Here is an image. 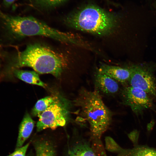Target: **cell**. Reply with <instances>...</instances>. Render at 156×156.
Returning a JSON list of instances; mask_svg holds the SVG:
<instances>
[{"mask_svg": "<svg viewBox=\"0 0 156 156\" xmlns=\"http://www.w3.org/2000/svg\"><path fill=\"white\" fill-rule=\"evenodd\" d=\"M56 97L47 96L38 100L32 110L31 114L32 116L38 117L50 106Z\"/></svg>", "mask_w": 156, "mask_h": 156, "instance_id": "9a60e30c", "label": "cell"}, {"mask_svg": "<svg viewBox=\"0 0 156 156\" xmlns=\"http://www.w3.org/2000/svg\"><path fill=\"white\" fill-rule=\"evenodd\" d=\"M131 67L129 86L140 89L156 98V82L153 73L156 68V63L134 65Z\"/></svg>", "mask_w": 156, "mask_h": 156, "instance_id": "8992f818", "label": "cell"}, {"mask_svg": "<svg viewBox=\"0 0 156 156\" xmlns=\"http://www.w3.org/2000/svg\"><path fill=\"white\" fill-rule=\"evenodd\" d=\"M38 74L35 71L15 69L12 72L11 78L14 77L26 83L45 88L46 84L40 80Z\"/></svg>", "mask_w": 156, "mask_h": 156, "instance_id": "7c38bea8", "label": "cell"}, {"mask_svg": "<svg viewBox=\"0 0 156 156\" xmlns=\"http://www.w3.org/2000/svg\"><path fill=\"white\" fill-rule=\"evenodd\" d=\"M154 123V122L153 121L148 124L147 126V130L149 131L151 130L153 127Z\"/></svg>", "mask_w": 156, "mask_h": 156, "instance_id": "ffe728a7", "label": "cell"}, {"mask_svg": "<svg viewBox=\"0 0 156 156\" xmlns=\"http://www.w3.org/2000/svg\"><path fill=\"white\" fill-rule=\"evenodd\" d=\"M114 152L116 156H156V150L145 146H135L132 149H124L118 144Z\"/></svg>", "mask_w": 156, "mask_h": 156, "instance_id": "8fae6325", "label": "cell"}, {"mask_svg": "<svg viewBox=\"0 0 156 156\" xmlns=\"http://www.w3.org/2000/svg\"><path fill=\"white\" fill-rule=\"evenodd\" d=\"M94 83L95 90L107 95H114L119 90L117 81L98 70L94 75Z\"/></svg>", "mask_w": 156, "mask_h": 156, "instance_id": "ba28073f", "label": "cell"}, {"mask_svg": "<svg viewBox=\"0 0 156 156\" xmlns=\"http://www.w3.org/2000/svg\"><path fill=\"white\" fill-rule=\"evenodd\" d=\"M34 146L36 156H56L54 146L50 141L42 139L36 141Z\"/></svg>", "mask_w": 156, "mask_h": 156, "instance_id": "5bb4252c", "label": "cell"}, {"mask_svg": "<svg viewBox=\"0 0 156 156\" xmlns=\"http://www.w3.org/2000/svg\"><path fill=\"white\" fill-rule=\"evenodd\" d=\"M67 64L64 55L40 43L29 44L22 51H0V75L4 77H10L14 69L28 67L38 73L59 78Z\"/></svg>", "mask_w": 156, "mask_h": 156, "instance_id": "6da1fadb", "label": "cell"}, {"mask_svg": "<svg viewBox=\"0 0 156 156\" xmlns=\"http://www.w3.org/2000/svg\"><path fill=\"white\" fill-rule=\"evenodd\" d=\"M121 96L122 103L130 107L137 115L153 105L150 95L137 88L130 86L124 87L121 91Z\"/></svg>", "mask_w": 156, "mask_h": 156, "instance_id": "52a82bcc", "label": "cell"}, {"mask_svg": "<svg viewBox=\"0 0 156 156\" xmlns=\"http://www.w3.org/2000/svg\"><path fill=\"white\" fill-rule=\"evenodd\" d=\"M67 156H97L89 142L84 140L75 144L69 150Z\"/></svg>", "mask_w": 156, "mask_h": 156, "instance_id": "4fadbf2b", "label": "cell"}, {"mask_svg": "<svg viewBox=\"0 0 156 156\" xmlns=\"http://www.w3.org/2000/svg\"><path fill=\"white\" fill-rule=\"evenodd\" d=\"M74 102L79 108L82 116L79 117V121L86 120L89 124L91 141H101L102 135L112 123L113 113L99 92L82 87Z\"/></svg>", "mask_w": 156, "mask_h": 156, "instance_id": "3957f363", "label": "cell"}, {"mask_svg": "<svg viewBox=\"0 0 156 156\" xmlns=\"http://www.w3.org/2000/svg\"><path fill=\"white\" fill-rule=\"evenodd\" d=\"M139 136V132L138 130H134L128 134V136L135 146L137 145Z\"/></svg>", "mask_w": 156, "mask_h": 156, "instance_id": "ac0fdd59", "label": "cell"}, {"mask_svg": "<svg viewBox=\"0 0 156 156\" xmlns=\"http://www.w3.org/2000/svg\"><path fill=\"white\" fill-rule=\"evenodd\" d=\"M64 23L75 29L99 35L109 34L116 26V16L94 5H88L66 16Z\"/></svg>", "mask_w": 156, "mask_h": 156, "instance_id": "277c9868", "label": "cell"}, {"mask_svg": "<svg viewBox=\"0 0 156 156\" xmlns=\"http://www.w3.org/2000/svg\"><path fill=\"white\" fill-rule=\"evenodd\" d=\"M34 125V122L30 115L26 112L20 123L16 148L22 146L25 141L30 136Z\"/></svg>", "mask_w": 156, "mask_h": 156, "instance_id": "30bf717a", "label": "cell"}, {"mask_svg": "<svg viewBox=\"0 0 156 156\" xmlns=\"http://www.w3.org/2000/svg\"><path fill=\"white\" fill-rule=\"evenodd\" d=\"M0 45L2 47H5V46H3V45H2V44H1V43L0 42Z\"/></svg>", "mask_w": 156, "mask_h": 156, "instance_id": "44dd1931", "label": "cell"}, {"mask_svg": "<svg viewBox=\"0 0 156 156\" xmlns=\"http://www.w3.org/2000/svg\"><path fill=\"white\" fill-rule=\"evenodd\" d=\"M69 107L68 103L66 101L56 97L50 106L38 116L37 131L64 126L69 118Z\"/></svg>", "mask_w": 156, "mask_h": 156, "instance_id": "5b68a950", "label": "cell"}, {"mask_svg": "<svg viewBox=\"0 0 156 156\" xmlns=\"http://www.w3.org/2000/svg\"><path fill=\"white\" fill-rule=\"evenodd\" d=\"M29 144V143H28L25 146L16 149L13 153L7 156H25Z\"/></svg>", "mask_w": 156, "mask_h": 156, "instance_id": "e0dca14e", "label": "cell"}, {"mask_svg": "<svg viewBox=\"0 0 156 156\" xmlns=\"http://www.w3.org/2000/svg\"><path fill=\"white\" fill-rule=\"evenodd\" d=\"M1 30L5 41L12 44L26 37L40 36L65 44L80 45L78 36L53 28L32 16H13L4 13L1 18Z\"/></svg>", "mask_w": 156, "mask_h": 156, "instance_id": "7a4b0ae2", "label": "cell"}, {"mask_svg": "<svg viewBox=\"0 0 156 156\" xmlns=\"http://www.w3.org/2000/svg\"><path fill=\"white\" fill-rule=\"evenodd\" d=\"M98 71L123 85L129 82L132 73L131 67L123 68L105 64L101 65Z\"/></svg>", "mask_w": 156, "mask_h": 156, "instance_id": "9c48e42d", "label": "cell"}, {"mask_svg": "<svg viewBox=\"0 0 156 156\" xmlns=\"http://www.w3.org/2000/svg\"><path fill=\"white\" fill-rule=\"evenodd\" d=\"M16 0H3V4L5 6L8 7L13 3Z\"/></svg>", "mask_w": 156, "mask_h": 156, "instance_id": "d6986e66", "label": "cell"}, {"mask_svg": "<svg viewBox=\"0 0 156 156\" xmlns=\"http://www.w3.org/2000/svg\"><path fill=\"white\" fill-rule=\"evenodd\" d=\"M68 0H33L37 7L44 10H50L56 8Z\"/></svg>", "mask_w": 156, "mask_h": 156, "instance_id": "2e32d148", "label": "cell"}]
</instances>
